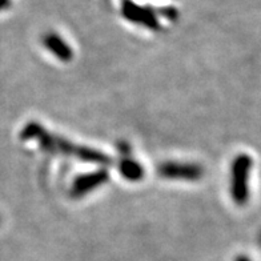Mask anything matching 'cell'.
Instances as JSON below:
<instances>
[{
  "instance_id": "obj_7",
  "label": "cell",
  "mask_w": 261,
  "mask_h": 261,
  "mask_svg": "<svg viewBox=\"0 0 261 261\" xmlns=\"http://www.w3.org/2000/svg\"><path fill=\"white\" fill-rule=\"evenodd\" d=\"M75 156L79 160H82V162L91 163V164L108 165L111 163L110 158L104 155L103 152H99L96 149H91L88 147H77Z\"/></svg>"
},
{
  "instance_id": "obj_3",
  "label": "cell",
  "mask_w": 261,
  "mask_h": 261,
  "mask_svg": "<svg viewBox=\"0 0 261 261\" xmlns=\"http://www.w3.org/2000/svg\"><path fill=\"white\" fill-rule=\"evenodd\" d=\"M108 172L106 169H99V171L86 173V175L77 176L71 188V195L73 197H82L87 193L92 192L93 189L99 188L104 182L108 181Z\"/></svg>"
},
{
  "instance_id": "obj_6",
  "label": "cell",
  "mask_w": 261,
  "mask_h": 261,
  "mask_svg": "<svg viewBox=\"0 0 261 261\" xmlns=\"http://www.w3.org/2000/svg\"><path fill=\"white\" fill-rule=\"evenodd\" d=\"M119 172L128 181H140L144 176L143 167L136 160H132L129 158L121 159L120 164H119Z\"/></svg>"
},
{
  "instance_id": "obj_1",
  "label": "cell",
  "mask_w": 261,
  "mask_h": 261,
  "mask_svg": "<svg viewBox=\"0 0 261 261\" xmlns=\"http://www.w3.org/2000/svg\"><path fill=\"white\" fill-rule=\"evenodd\" d=\"M159 175L169 180H186L196 181L204 175L203 167L193 163H164L159 167Z\"/></svg>"
},
{
  "instance_id": "obj_5",
  "label": "cell",
  "mask_w": 261,
  "mask_h": 261,
  "mask_svg": "<svg viewBox=\"0 0 261 261\" xmlns=\"http://www.w3.org/2000/svg\"><path fill=\"white\" fill-rule=\"evenodd\" d=\"M43 44L54 56L62 60V62H69L73 56L72 48L64 41V39L60 38L56 34H47L43 38Z\"/></svg>"
},
{
  "instance_id": "obj_4",
  "label": "cell",
  "mask_w": 261,
  "mask_h": 261,
  "mask_svg": "<svg viewBox=\"0 0 261 261\" xmlns=\"http://www.w3.org/2000/svg\"><path fill=\"white\" fill-rule=\"evenodd\" d=\"M123 15L127 17L128 20L134 21V23H138V24L145 25L148 28H158L159 23L156 20L155 15L152 11H149L148 8L139 7L134 3H125L123 7Z\"/></svg>"
},
{
  "instance_id": "obj_2",
  "label": "cell",
  "mask_w": 261,
  "mask_h": 261,
  "mask_svg": "<svg viewBox=\"0 0 261 261\" xmlns=\"http://www.w3.org/2000/svg\"><path fill=\"white\" fill-rule=\"evenodd\" d=\"M249 158L239 156L233 163L232 169V195L237 203L241 204L247 200V177L249 171Z\"/></svg>"
},
{
  "instance_id": "obj_8",
  "label": "cell",
  "mask_w": 261,
  "mask_h": 261,
  "mask_svg": "<svg viewBox=\"0 0 261 261\" xmlns=\"http://www.w3.org/2000/svg\"><path fill=\"white\" fill-rule=\"evenodd\" d=\"M236 261H251V260L247 257H244V256H239V257L236 258Z\"/></svg>"
}]
</instances>
